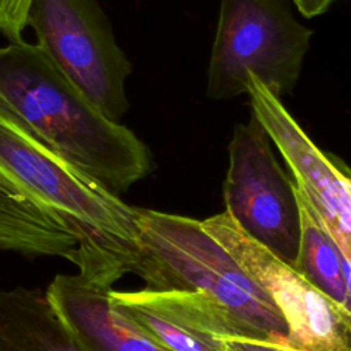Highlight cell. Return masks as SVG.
Instances as JSON below:
<instances>
[{
	"instance_id": "cell-8",
	"label": "cell",
	"mask_w": 351,
	"mask_h": 351,
	"mask_svg": "<svg viewBox=\"0 0 351 351\" xmlns=\"http://www.w3.org/2000/svg\"><path fill=\"white\" fill-rule=\"evenodd\" d=\"M251 114L262 123L325 223L333 241L351 252V169L336 155L319 149L281 99L255 75L247 80Z\"/></svg>"
},
{
	"instance_id": "cell-6",
	"label": "cell",
	"mask_w": 351,
	"mask_h": 351,
	"mask_svg": "<svg viewBox=\"0 0 351 351\" xmlns=\"http://www.w3.org/2000/svg\"><path fill=\"white\" fill-rule=\"evenodd\" d=\"M239 266L282 314L296 351H351V314L317 289L300 271L252 239L225 213L202 221Z\"/></svg>"
},
{
	"instance_id": "cell-1",
	"label": "cell",
	"mask_w": 351,
	"mask_h": 351,
	"mask_svg": "<svg viewBox=\"0 0 351 351\" xmlns=\"http://www.w3.org/2000/svg\"><path fill=\"white\" fill-rule=\"evenodd\" d=\"M136 215L0 103V251L63 258L112 288L138 258Z\"/></svg>"
},
{
	"instance_id": "cell-2",
	"label": "cell",
	"mask_w": 351,
	"mask_h": 351,
	"mask_svg": "<svg viewBox=\"0 0 351 351\" xmlns=\"http://www.w3.org/2000/svg\"><path fill=\"white\" fill-rule=\"evenodd\" d=\"M0 103L63 158L125 192L152 170L148 147L103 115L37 43L0 45Z\"/></svg>"
},
{
	"instance_id": "cell-3",
	"label": "cell",
	"mask_w": 351,
	"mask_h": 351,
	"mask_svg": "<svg viewBox=\"0 0 351 351\" xmlns=\"http://www.w3.org/2000/svg\"><path fill=\"white\" fill-rule=\"evenodd\" d=\"M136 217L138 258L133 273L147 288L207 293L270 341L287 343L282 314L200 221L140 207Z\"/></svg>"
},
{
	"instance_id": "cell-15",
	"label": "cell",
	"mask_w": 351,
	"mask_h": 351,
	"mask_svg": "<svg viewBox=\"0 0 351 351\" xmlns=\"http://www.w3.org/2000/svg\"><path fill=\"white\" fill-rule=\"evenodd\" d=\"M336 0H292L296 10L304 18H314L318 16L335 3Z\"/></svg>"
},
{
	"instance_id": "cell-13",
	"label": "cell",
	"mask_w": 351,
	"mask_h": 351,
	"mask_svg": "<svg viewBox=\"0 0 351 351\" xmlns=\"http://www.w3.org/2000/svg\"><path fill=\"white\" fill-rule=\"evenodd\" d=\"M32 0H0V33L8 41L23 38Z\"/></svg>"
},
{
	"instance_id": "cell-7",
	"label": "cell",
	"mask_w": 351,
	"mask_h": 351,
	"mask_svg": "<svg viewBox=\"0 0 351 351\" xmlns=\"http://www.w3.org/2000/svg\"><path fill=\"white\" fill-rule=\"evenodd\" d=\"M262 123L251 114L229 143L223 200L229 215L252 239L291 266L300 244L295 182L280 167Z\"/></svg>"
},
{
	"instance_id": "cell-14",
	"label": "cell",
	"mask_w": 351,
	"mask_h": 351,
	"mask_svg": "<svg viewBox=\"0 0 351 351\" xmlns=\"http://www.w3.org/2000/svg\"><path fill=\"white\" fill-rule=\"evenodd\" d=\"M222 351H296L287 346L251 339V337H226L221 339Z\"/></svg>"
},
{
	"instance_id": "cell-4",
	"label": "cell",
	"mask_w": 351,
	"mask_h": 351,
	"mask_svg": "<svg viewBox=\"0 0 351 351\" xmlns=\"http://www.w3.org/2000/svg\"><path fill=\"white\" fill-rule=\"evenodd\" d=\"M313 32L293 16L289 0H221L207 69V97L247 93L252 74L276 96L298 84Z\"/></svg>"
},
{
	"instance_id": "cell-11",
	"label": "cell",
	"mask_w": 351,
	"mask_h": 351,
	"mask_svg": "<svg viewBox=\"0 0 351 351\" xmlns=\"http://www.w3.org/2000/svg\"><path fill=\"white\" fill-rule=\"evenodd\" d=\"M0 351H84L53 311L45 291L0 289Z\"/></svg>"
},
{
	"instance_id": "cell-10",
	"label": "cell",
	"mask_w": 351,
	"mask_h": 351,
	"mask_svg": "<svg viewBox=\"0 0 351 351\" xmlns=\"http://www.w3.org/2000/svg\"><path fill=\"white\" fill-rule=\"evenodd\" d=\"M111 289L80 273L56 274L45 295L84 351H169L111 304Z\"/></svg>"
},
{
	"instance_id": "cell-5",
	"label": "cell",
	"mask_w": 351,
	"mask_h": 351,
	"mask_svg": "<svg viewBox=\"0 0 351 351\" xmlns=\"http://www.w3.org/2000/svg\"><path fill=\"white\" fill-rule=\"evenodd\" d=\"M27 26L37 44L108 119L129 110L125 84L132 63L97 0H32Z\"/></svg>"
},
{
	"instance_id": "cell-12",
	"label": "cell",
	"mask_w": 351,
	"mask_h": 351,
	"mask_svg": "<svg viewBox=\"0 0 351 351\" xmlns=\"http://www.w3.org/2000/svg\"><path fill=\"white\" fill-rule=\"evenodd\" d=\"M295 193L300 211V244L295 269L347 310V287L339 250L315 207L296 184Z\"/></svg>"
},
{
	"instance_id": "cell-9",
	"label": "cell",
	"mask_w": 351,
	"mask_h": 351,
	"mask_svg": "<svg viewBox=\"0 0 351 351\" xmlns=\"http://www.w3.org/2000/svg\"><path fill=\"white\" fill-rule=\"evenodd\" d=\"M110 300L169 351H222L226 337L270 341L203 292L111 289Z\"/></svg>"
}]
</instances>
